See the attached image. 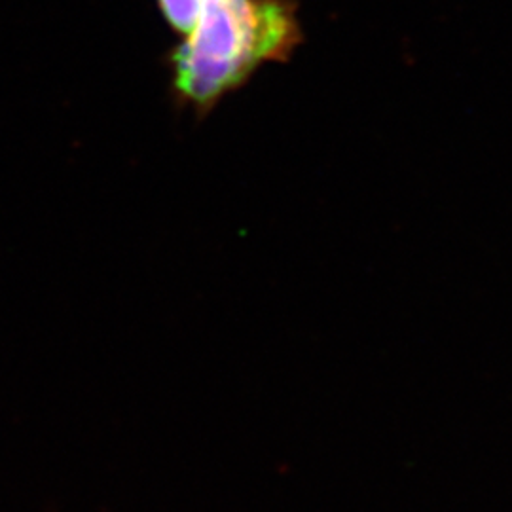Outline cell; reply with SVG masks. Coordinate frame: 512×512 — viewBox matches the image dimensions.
I'll list each match as a JSON object with an SVG mask.
<instances>
[{
	"mask_svg": "<svg viewBox=\"0 0 512 512\" xmlns=\"http://www.w3.org/2000/svg\"><path fill=\"white\" fill-rule=\"evenodd\" d=\"M304 42L294 0H203L194 29L167 55L171 95L207 116L266 63H287Z\"/></svg>",
	"mask_w": 512,
	"mask_h": 512,
	"instance_id": "1",
	"label": "cell"
},
{
	"mask_svg": "<svg viewBox=\"0 0 512 512\" xmlns=\"http://www.w3.org/2000/svg\"><path fill=\"white\" fill-rule=\"evenodd\" d=\"M203 0H158L167 25L181 37H186L200 16Z\"/></svg>",
	"mask_w": 512,
	"mask_h": 512,
	"instance_id": "2",
	"label": "cell"
}]
</instances>
